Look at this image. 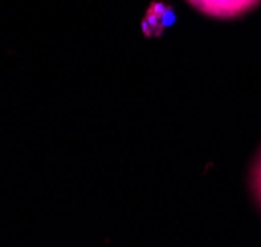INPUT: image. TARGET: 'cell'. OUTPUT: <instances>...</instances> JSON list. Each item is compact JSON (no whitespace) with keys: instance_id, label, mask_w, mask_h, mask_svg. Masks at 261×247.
<instances>
[{"instance_id":"obj_1","label":"cell","mask_w":261,"mask_h":247,"mask_svg":"<svg viewBox=\"0 0 261 247\" xmlns=\"http://www.w3.org/2000/svg\"><path fill=\"white\" fill-rule=\"evenodd\" d=\"M259 2L261 0H202L196 10H200L210 18L232 20V18L244 16L246 12L253 10Z\"/></svg>"},{"instance_id":"obj_2","label":"cell","mask_w":261,"mask_h":247,"mask_svg":"<svg viewBox=\"0 0 261 247\" xmlns=\"http://www.w3.org/2000/svg\"><path fill=\"white\" fill-rule=\"evenodd\" d=\"M173 24H175V10L169 4L155 0V2H151V6L147 8L144 20H142V32L147 38H157Z\"/></svg>"},{"instance_id":"obj_3","label":"cell","mask_w":261,"mask_h":247,"mask_svg":"<svg viewBox=\"0 0 261 247\" xmlns=\"http://www.w3.org/2000/svg\"><path fill=\"white\" fill-rule=\"evenodd\" d=\"M249 190L253 195V200L261 210V147L253 157V163L249 167Z\"/></svg>"},{"instance_id":"obj_4","label":"cell","mask_w":261,"mask_h":247,"mask_svg":"<svg viewBox=\"0 0 261 247\" xmlns=\"http://www.w3.org/2000/svg\"><path fill=\"white\" fill-rule=\"evenodd\" d=\"M189 2H191V4H193V6H195V8H198V6H200V2H202V0H189Z\"/></svg>"}]
</instances>
